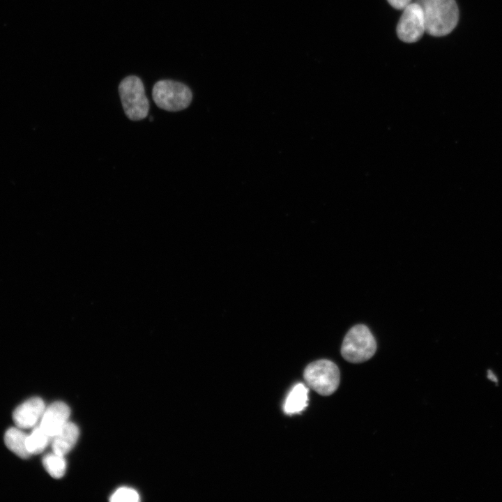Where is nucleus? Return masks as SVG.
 <instances>
[{"label": "nucleus", "instance_id": "f8f14e48", "mask_svg": "<svg viewBox=\"0 0 502 502\" xmlns=\"http://www.w3.org/2000/svg\"><path fill=\"white\" fill-rule=\"evenodd\" d=\"M50 439L51 437L39 425L35 427L26 438V449L29 453L37 455L42 452L48 445Z\"/></svg>", "mask_w": 502, "mask_h": 502}, {"label": "nucleus", "instance_id": "20e7f679", "mask_svg": "<svg viewBox=\"0 0 502 502\" xmlns=\"http://www.w3.org/2000/svg\"><path fill=\"white\" fill-rule=\"evenodd\" d=\"M152 97L159 108L169 112H178L190 105L192 93L187 85L181 82L162 79L154 84Z\"/></svg>", "mask_w": 502, "mask_h": 502}, {"label": "nucleus", "instance_id": "1a4fd4ad", "mask_svg": "<svg viewBox=\"0 0 502 502\" xmlns=\"http://www.w3.org/2000/svg\"><path fill=\"white\" fill-rule=\"evenodd\" d=\"M79 434L77 426L68 421L52 438V451L63 456L66 455L76 444Z\"/></svg>", "mask_w": 502, "mask_h": 502}, {"label": "nucleus", "instance_id": "39448f33", "mask_svg": "<svg viewBox=\"0 0 502 502\" xmlns=\"http://www.w3.org/2000/svg\"><path fill=\"white\" fill-rule=\"evenodd\" d=\"M303 377L307 385L321 395L333 394L340 384V371L332 361L321 359L310 363L305 369Z\"/></svg>", "mask_w": 502, "mask_h": 502}, {"label": "nucleus", "instance_id": "f03ea898", "mask_svg": "<svg viewBox=\"0 0 502 502\" xmlns=\"http://www.w3.org/2000/svg\"><path fill=\"white\" fill-rule=\"evenodd\" d=\"M376 350V342L370 329L363 324H357L344 337L341 353L353 363H360L371 358Z\"/></svg>", "mask_w": 502, "mask_h": 502}, {"label": "nucleus", "instance_id": "dca6fc26", "mask_svg": "<svg viewBox=\"0 0 502 502\" xmlns=\"http://www.w3.org/2000/svg\"><path fill=\"white\" fill-rule=\"evenodd\" d=\"M487 377L489 379H490L492 381H494V382L498 381L496 376L494 375V374L490 370H489L487 371Z\"/></svg>", "mask_w": 502, "mask_h": 502}, {"label": "nucleus", "instance_id": "9b49d317", "mask_svg": "<svg viewBox=\"0 0 502 502\" xmlns=\"http://www.w3.org/2000/svg\"><path fill=\"white\" fill-rule=\"evenodd\" d=\"M27 435L17 427L9 428L4 435L6 447L22 459H26L31 455L26 449Z\"/></svg>", "mask_w": 502, "mask_h": 502}, {"label": "nucleus", "instance_id": "423d86ee", "mask_svg": "<svg viewBox=\"0 0 502 502\" xmlns=\"http://www.w3.org/2000/svg\"><path fill=\"white\" fill-rule=\"evenodd\" d=\"M397 26L399 38L405 43L419 40L425 31V20L421 7L411 3L404 10Z\"/></svg>", "mask_w": 502, "mask_h": 502}, {"label": "nucleus", "instance_id": "f3484780", "mask_svg": "<svg viewBox=\"0 0 502 502\" xmlns=\"http://www.w3.org/2000/svg\"><path fill=\"white\" fill-rule=\"evenodd\" d=\"M149 120L151 121H153V116H150Z\"/></svg>", "mask_w": 502, "mask_h": 502}, {"label": "nucleus", "instance_id": "0eeeda50", "mask_svg": "<svg viewBox=\"0 0 502 502\" xmlns=\"http://www.w3.org/2000/svg\"><path fill=\"white\" fill-rule=\"evenodd\" d=\"M45 408L42 399L30 398L15 409L13 420L16 427L22 429L33 427L40 420Z\"/></svg>", "mask_w": 502, "mask_h": 502}, {"label": "nucleus", "instance_id": "6e6552de", "mask_svg": "<svg viewBox=\"0 0 502 502\" xmlns=\"http://www.w3.org/2000/svg\"><path fill=\"white\" fill-rule=\"evenodd\" d=\"M70 414V410L66 404L54 402L45 408L39 427L52 439L68 421Z\"/></svg>", "mask_w": 502, "mask_h": 502}, {"label": "nucleus", "instance_id": "2eb2a0df", "mask_svg": "<svg viewBox=\"0 0 502 502\" xmlns=\"http://www.w3.org/2000/svg\"><path fill=\"white\" fill-rule=\"evenodd\" d=\"M412 0H388V3L394 8L397 10H404L408 5H409Z\"/></svg>", "mask_w": 502, "mask_h": 502}, {"label": "nucleus", "instance_id": "f257e3e1", "mask_svg": "<svg viewBox=\"0 0 502 502\" xmlns=\"http://www.w3.org/2000/svg\"><path fill=\"white\" fill-rule=\"evenodd\" d=\"M422 8L425 32L433 36H443L456 26L459 11L455 0H415Z\"/></svg>", "mask_w": 502, "mask_h": 502}, {"label": "nucleus", "instance_id": "9d476101", "mask_svg": "<svg viewBox=\"0 0 502 502\" xmlns=\"http://www.w3.org/2000/svg\"><path fill=\"white\" fill-rule=\"evenodd\" d=\"M308 388L303 383H298L292 388L285 400L284 410L287 414L301 412L307 406Z\"/></svg>", "mask_w": 502, "mask_h": 502}, {"label": "nucleus", "instance_id": "4468645a", "mask_svg": "<svg viewBox=\"0 0 502 502\" xmlns=\"http://www.w3.org/2000/svg\"><path fill=\"white\" fill-rule=\"evenodd\" d=\"M110 501L113 502H137L139 501V495L135 489L123 487L119 488L112 494Z\"/></svg>", "mask_w": 502, "mask_h": 502}, {"label": "nucleus", "instance_id": "ddd939ff", "mask_svg": "<svg viewBox=\"0 0 502 502\" xmlns=\"http://www.w3.org/2000/svg\"><path fill=\"white\" fill-rule=\"evenodd\" d=\"M43 464L47 472L54 478H61L66 473V462L64 456L54 452L43 457Z\"/></svg>", "mask_w": 502, "mask_h": 502}, {"label": "nucleus", "instance_id": "7ed1b4c3", "mask_svg": "<svg viewBox=\"0 0 502 502\" xmlns=\"http://www.w3.org/2000/svg\"><path fill=\"white\" fill-rule=\"evenodd\" d=\"M119 93L123 110L132 121H139L147 116L149 102L140 78L135 75L125 77L119 85Z\"/></svg>", "mask_w": 502, "mask_h": 502}]
</instances>
